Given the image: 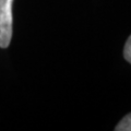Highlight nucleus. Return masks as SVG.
<instances>
[{
    "label": "nucleus",
    "mask_w": 131,
    "mask_h": 131,
    "mask_svg": "<svg viewBox=\"0 0 131 131\" xmlns=\"http://www.w3.org/2000/svg\"><path fill=\"white\" fill-rule=\"evenodd\" d=\"M12 3L13 0H0V47L7 48L12 38Z\"/></svg>",
    "instance_id": "1"
},
{
    "label": "nucleus",
    "mask_w": 131,
    "mask_h": 131,
    "mask_svg": "<svg viewBox=\"0 0 131 131\" xmlns=\"http://www.w3.org/2000/svg\"><path fill=\"white\" fill-rule=\"evenodd\" d=\"M116 131H131V114H128L115 127Z\"/></svg>",
    "instance_id": "2"
},
{
    "label": "nucleus",
    "mask_w": 131,
    "mask_h": 131,
    "mask_svg": "<svg viewBox=\"0 0 131 131\" xmlns=\"http://www.w3.org/2000/svg\"><path fill=\"white\" fill-rule=\"evenodd\" d=\"M124 57L129 63H131V35L126 42L125 48H124Z\"/></svg>",
    "instance_id": "3"
}]
</instances>
